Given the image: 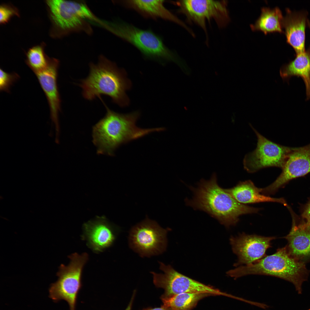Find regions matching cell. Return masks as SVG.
Masks as SVG:
<instances>
[{
  "mask_svg": "<svg viewBox=\"0 0 310 310\" xmlns=\"http://www.w3.org/2000/svg\"><path fill=\"white\" fill-rule=\"evenodd\" d=\"M194 196L187 204L208 213L226 227L236 225L241 215L257 213L260 209L239 203L220 187L216 174L208 180L202 179L197 188H191Z\"/></svg>",
  "mask_w": 310,
  "mask_h": 310,
  "instance_id": "cell-1",
  "label": "cell"
},
{
  "mask_svg": "<svg viewBox=\"0 0 310 310\" xmlns=\"http://www.w3.org/2000/svg\"><path fill=\"white\" fill-rule=\"evenodd\" d=\"M106 110L105 116L93 127L92 142L97 147V154L113 156L115 150L127 143L155 131H164V127L143 129L136 125L140 113L135 111L122 114Z\"/></svg>",
  "mask_w": 310,
  "mask_h": 310,
  "instance_id": "cell-2",
  "label": "cell"
},
{
  "mask_svg": "<svg viewBox=\"0 0 310 310\" xmlns=\"http://www.w3.org/2000/svg\"><path fill=\"white\" fill-rule=\"evenodd\" d=\"M89 67L88 75L79 84L85 99L92 100L105 95L121 107L129 105V100L126 92L131 83L124 69L103 55L99 56L97 64L90 63Z\"/></svg>",
  "mask_w": 310,
  "mask_h": 310,
  "instance_id": "cell-3",
  "label": "cell"
},
{
  "mask_svg": "<svg viewBox=\"0 0 310 310\" xmlns=\"http://www.w3.org/2000/svg\"><path fill=\"white\" fill-rule=\"evenodd\" d=\"M309 272L305 262L292 257L285 247L254 263L230 270L227 274L234 278L251 274L277 277L292 283L300 294L302 284L307 280Z\"/></svg>",
  "mask_w": 310,
  "mask_h": 310,
  "instance_id": "cell-4",
  "label": "cell"
},
{
  "mask_svg": "<svg viewBox=\"0 0 310 310\" xmlns=\"http://www.w3.org/2000/svg\"><path fill=\"white\" fill-rule=\"evenodd\" d=\"M51 24V36L60 38L73 32L90 34L92 30L87 20L96 16L84 2L63 0L45 1Z\"/></svg>",
  "mask_w": 310,
  "mask_h": 310,
  "instance_id": "cell-5",
  "label": "cell"
},
{
  "mask_svg": "<svg viewBox=\"0 0 310 310\" xmlns=\"http://www.w3.org/2000/svg\"><path fill=\"white\" fill-rule=\"evenodd\" d=\"M104 28L133 45L147 57L161 61H175L174 54L160 37L150 30L140 29L120 20L106 22Z\"/></svg>",
  "mask_w": 310,
  "mask_h": 310,
  "instance_id": "cell-6",
  "label": "cell"
},
{
  "mask_svg": "<svg viewBox=\"0 0 310 310\" xmlns=\"http://www.w3.org/2000/svg\"><path fill=\"white\" fill-rule=\"evenodd\" d=\"M70 262L67 266L62 264L57 273V281L49 289V296L56 301H66L70 310H75L77 295L81 285V278L84 266L88 259L86 253L79 255L76 253L69 256Z\"/></svg>",
  "mask_w": 310,
  "mask_h": 310,
  "instance_id": "cell-7",
  "label": "cell"
},
{
  "mask_svg": "<svg viewBox=\"0 0 310 310\" xmlns=\"http://www.w3.org/2000/svg\"><path fill=\"white\" fill-rule=\"evenodd\" d=\"M160 269L163 273L151 272L153 282L157 287L163 288L164 294L161 298H168L185 293H206L212 295H222L233 298L235 296L207 285L179 273L170 265L159 262Z\"/></svg>",
  "mask_w": 310,
  "mask_h": 310,
  "instance_id": "cell-8",
  "label": "cell"
},
{
  "mask_svg": "<svg viewBox=\"0 0 310 310\" xmlns=\"http://www.w3.org/2000/svg\"><path fill=\"white\" fill-rule=\"evenodd\" d=\"M175 3L179 7L178 12L201 28L207 36L206 23L214 21L219 27L222 28L229 22L226 1L187 0Z\"/></svg>",
  "mask_w": 310,
  "mask_h": 310,
  "instance_id": "cell-9",
  "label": "cell"
},
{
  "mask_svg": "<svg viewBox=\"0 0 310 310\" xmlns=\"http://www.w3.org/2000/svg\"><path fill=\"white\" fill-rule=\"evenodd\" d=\"M168 229H164L148 218L131 230L129 243L131 248L142 257H149L163 253L167 246Z\"/></svg>",
  "mask_w": 310,
  "mask_h": 310,
  "instance_id": "cell-10",
  "label": "cell"
},
{
  "mask_svg": "<svg viewBox=\"0 0 310 310\" xmlns=\"http://www.w3.org/2000/svg\"><path fill=\"white\" fill-rule=\"evenodd\" d=\"M250 125L256 134L257 143L255 149L247 154L244 157L243 164L245 169L251 173L270 167L282 168L291 148L270 140Z\"/></svg>",
  "mask_w": 310,
  "mask_h": 310,
  "instance_id": "cell-11",
  "label": "cell"
},
{
  "mask_svg": "<svg viewBox=\"0 0 310 310\" xmlns=\"http://www.w3.org/2000/svg\"><path fill=\"white\" fill-rule=\"evenodd\" d=\"M276 179L269 186L260 188L261 193L269 196L275 193L290 180L310 173V144L298 148H291Z\"/></svg>",
  "mask_w": 310,
  "mask_h": 310,
  "instance_id": "cell-12",
  "label": "cell"
},
{
  "mask_svg": "<svg viewBox=\"0 0 310 310\" xmlns=\"http://www.w3.org/2000/svg\"><path fill=\"white\" fill-rule=\"evenodd\" d=\"M275 237H265L244 233L231 237L230 244L233 252L238 257L234 265H248L254 263L264 257L267 250L271 247V242Z\"/></svg>",
  "mask_w": 310,
  "mask_h": 310,
  "instance_id": "cell-13",
  "label": "cell"
},
{
  "mask_svg": "<svg viewBox=\"0 0 310 310\" xmlns=\"http://www.w3.org/2000/svg\"><path fill=\"white\" fill-rule=\"evenodd\" d=\"M59 65L58 60L50 57L46 68L35 73L47 100L51 118L55 126L56 137H59V133L58 115L61 110V99L57 84Z\"/></svg>",
  "mask_w": 310,
  "mask_h": 310,
  "instance_id": "cell-14",
  "label": "cell"
},
{
  "mask_svg": "<svg viewBox=\"0 0 310 310\" xmlns=\"http://www.w3.org/2000/svg\"><path fill=\"white\" fill-rule=\"evenodd\" d=\"M82 236L87 245L96 253L103 251L111 246L116 239L117 229L105 216H96L85 223Z\"/></svg>",
  "mask_w": 310,
  "mask_h": 310,
  "instance_id": "cell-15",
  "label": "cell"
},
{
  "mask_svg": "<svg viewBox=\"0 0 310 310\" xmlns=\"http://www.w3.org/2000/svg\"><path fill=\"white\" fill-rule=\"evenodd\" d=\"M287 207L290 212L292 222L290 231L284 237L288 241L285 247L292 257L305 262L310 258V225L297 216L290 207Z\"/></svg>",
  "mask_w": 310,
  "mask_h": 310,
  "instance_id": "cell-16",
  "label": "cell"
},
{
  "mask_svg": "<svg viewBox=\"0 0 310 310\" xmlns=\"http://www.w3.org/2000/svg\"><path fill=\"white\" fill-rule=\"evenodd\" d=\"M164 0H130L114 1L117 3L137 12L144 17L160 18L179 24L185 28L191 34V30L181 20L164 6Z\"/></svg>",
  "mask_w": 310,
  "mask_h": 310,
  "instance_id": "cell-17",
  "label": "cell"
},
{
  "mask_svg": "<svg viewBox=\"0 0 310 310\" xmlns=\"http://www.w3.org/2000/svg\"><path fill=\"white\" fill-rule=\"evenodd\" d=\"M225 191L233 198L245 204L264 202H274L288 205L283 198H274L262 194L260 188L257 187L251 180L240 182L236 186Z\"/></svg>",
  "mask_w": 310,
  "mask_h": 310,
  "instance_id": "cell-18",
  "label": "cell"
},
{
  "mask_svg": "<svg viewBox=\"0 0 310 310\" xmlns=\"http://www.w3.org/2000/svg\"><path fill=\"white\" fill-rule=\"evenodd\" d=\"M306 18L301 14L288 13L283 19L287 42L294 48L297 54L305 51Z\"/></svg>",
  "mask_w": 310,
  "mask_h": 310,
  "instance_id": "cell-19",
  "label": "cell"
},
{
  "mask_svg": "<svg viewBox=\"0 0 310 310\" xmlns=\"http://www.w3.org/2000/svg\"><path fill=\"white\" fill-rule=\"evenodd\" d=\"M280 76L285 81L296 76L301 78L305 84L307 99H310V55L305 51L297 54L295 59L280 68Z\"/></svg>",
  "mask_w": 310,
  "mask_h": 310,
  "instance_id": "cell-20",
  "label": "cell"
},
{
  "mask_svg": "<svg viewBox=\"0 0 310 310\" xmlns=\"http://www.w3.org/2000/svg\"><path fill=\"white\" fill-rule=\"evenodd\" d=\"M282 12L278 7H263L261 14L255 23L250 25L253 31H260L266 34L274 32H282Z\"/></svg>",
  "mask_w": 310,
  "mask_h": 310,
  "instance_id": "cell-21",
  "label": "cell"
},
{
  "mask_svg": "<svg viewBox=\"0 0 310 310\" xmlns=\"http://www.w3.org/2000/svg\"><path fill=\"white\" fill-rule=\"evenodd\" d=\"M211 295L206 293H185L161 299L162 305L170 310H191L199 300Z\"/></svg>",
  "mask_w": 310,
  "mask_h": 310,
  "instance_id": "cell-22",
  "label": "cell"
},
{
  "mask_svg": "<svg viewBox=\"0 0 310 310\" xmlns=\"http://www.w3.org/2000/svg\"><path fill=\"white\" fill-rule=\"evenodd\" d=\"M45 45L43 42L34 46L26 53V63L35 73L44 70L47 66L50 57L45 53Z\"/></svg>",
  "mask_w": 310,
  "mask_h": 310,
  "instance_id": "cell-23",
  "label": "cell"
},
{
  "mask_svg": "<svg viewBox=\"0 0 310 310\" xmlns=\"http://www.w3.org/2000/svg\"><path fill=\"white\" fill-rule=\"evenodd\" d=\"M19 78L18 75L16 73H8L3 69H0V90L1 91L7 92H10L11 86Z\"/></svg>",
  "mask_w": 310,
  "mask_h": 310,
  "instance_id": "cell-24",
  "label": "cell"
},
{
  "mask_svg": "<svg viewBox=\"0 0 310 310\" xmlns=\"http://www.w3.org/2000/svg\"><path fill=\"white\" fill-rule=\"evenodd\" d=\"M14 16H20L18 9L9 4L3 3L0 7V23L2 24L8 22Z\"/></svg>",
  "mask_w": 310,
  "mask_h": 310,
  "instance_id": "cell-25",
  "label": "cell"
},
{
  "mask_svg": "<svg viewBox=\"0 0 310 310\" xmlns=\"http://www.w3.org/2000/svg\"><path fill=\"white\" fill-rule=\"evenodd\" d=\"M301 217L310 225V198L302 208Z\"/></svg>",
  "mask_w": 310,
  "mask_h": 310,
  "instance_id": "cell-26",
  "label": "cell"
},
{
  "mask_svg": "<svg viewBox=\"0 0 310 310\" xmlns=\"http://www.w3.org/2000/svg\"><path fill=\"white\" fill-rule=\"evenodd\" d=\"M146 310H170L169 308L162 305L160 307L150 309Z\"/></svg>",
  "mask_w": 310,
  "mask_h": 310,
  "instance_id": "cell-27",
  "label": "cell"
},
{
  "mask_svg": "<svg viewBox=\"0 0 310 310\" xmlns=\"http://www.w3.org/2000/svg\"><path fill=\"white\" fill-rule=\"evenodd\" d=\"M132 303V301H131L130 303L129 304V305L128 306V307H127V309H126L125 310H131V308Z\"/></svg>",
  "mask_w": 310,
  "mask_h": 310,
  "instance_id": "cell-28",
  "label": "cell"
},
{
  "mask_svg": "<svg viewBox=\"0 0 310 310\" xmlns=\"http://www.w3.org/2000/svg\"><path fill=\"white\" fill-rule=\"evenodd\" d=\"M307 310H310V308Z\"/></svg>",
  "mask_w": 310,
  "mask_h": 310,
  "instance_id": "cell-29",
  "label": "cell"
},
{
  "mask_svg": "<svg viewBox=\"0 0 310 310\" xmlns=\"http://www.w3.org/2000/svg\"><path fill=\"white\" fill-rule=\"evenodd\" d=\"M309 26H310V24H309Z\"/></svg>",
  "mask_w": 310,
  "mask_h": 310,
  "instance_id": "cell-30",
  "label": "cell"
}]
</instances>
